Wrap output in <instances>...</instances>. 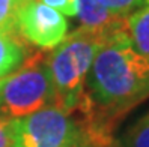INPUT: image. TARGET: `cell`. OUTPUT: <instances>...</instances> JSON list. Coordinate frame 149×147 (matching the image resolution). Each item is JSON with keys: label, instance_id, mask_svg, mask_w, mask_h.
<instances>
[{"label": "cell", "instance_id": "1", "mask_svg": "<svg viewBox=\"0 0 149 147\" xmlns=\"http://www.w3.org/2000/svg\"><path fill=\"white\" fill-rule=\"evenodd\" d=\"M86 120L113 134L118 120L149 98V60L133 48L127 30L111 36L96 53L86 80Z\"/></svg>", "mask_w": 149, "mask_h": 147}, {"label": "cell", "instance_id": "2", "mask_svg": "<svg viewBox=\"0 0 149 147\" xmlns=\"http://www.w3.org/2000/svg\"><path fill=\"white\" fill-rule=\"evenodd\" d=\"M127 30L124 24L113 29L78 27L48 56V68L54 89V107L74 113L86 93V80L96 53L115 35Z\"/></svg>", "mask_w": 149, "mask_h": 147}, {"label": "cell", "instance_id": "3", "mask_svg": "<svg viewBox=\"0 0 149 147\" xmlns=\"http://www.w3.org/2000/svg\"><path fill=\"white\" fill-rule=\"evenodd\" d=\"M113 141L95 134L80 117L48 105L17 120L14 147H111Z\"/></svg>", "mask_w": 149, "mask_h": 147}, {"label": "cell", "instance_id": "4", "mask_svg": "<svg viewBox=\"0 0 149 147\" xmlns=\"http://www.w3.org/2000/svg\"><path fill=\"white\" fill-rule=\"evenodd\" d=\"M48 105H54L48 57L36 53L26 57L0 87V117L20 120Z\"/></svg>", "mask_w": 149, "mask_h": 147}, {"label": "cell", "instance_id": "5", "mask_svg": "<svg viewBox=\"0 0 149 147\" xmlns=\"http://www.w3.org/2000/svg\"><path fill=\"white\" fill-rule=\"evenodd\" d=\"M68 20L63 14L39 0L24 2L15 18V32L24 42L41 50H54L68 36Z\"/></svg>", "mask_w": 149, "mask_h": 147}, {"label": "cell", "instance_id": "6", "mask_svg": "<svg viewBox=\"0 0 149 147\" xmlns=\"http://www.w3.org/2000/svg\"><path fill=\"white\" fill-rule=\"evenodd\" d=\"M75 17L81 27L107 30L124 24L127 17L111 15L98 0H75Z\"/></svg>", "mask_w": 149, "mask_h": 147}, {"label": "cell", "instance_id": "7", "mask_svg": "<svg viewBox=\"0 0 149 147\" xmlns=\"http://www.w3.org/2000/svg\"><path fill=\"white\" fill-rule=\"evenodd\" d=\"M27 57V44L15 30H0V78L12 74Z\"/></svg>", "mask_w": 149, "mask_h": 147}, {"label": "cell", "instance_id": "8", "mask_svg": "<svg viewBox=\"0 0 149 147\" xmlns=\"http://www.w3.org/2000/svg\"><path fill=\"white\" fill-rule=\"evenodd\" d=\"M127 33L133 48L149 60V6H140L127 17Z\"/></svg>", "mask_w": 149, "mask_h": 147}, {"label": "cell", "instance_id": "9", "mask_svg": "<svg viewBox=\"0 0 149 147\" xmlns=\"http://www.w3.org/2000/svg\"><path fill=\"white\" fill-rule=\"evenodd\" d=\"M120 144L122 147H149V110L128 126Z\"/></svg>", "mask_w": 149, "mask_h": 147}, {"label": "cell", "instance_id": "10", "mask_svg": "<svg viewBox=\"0 0 149 147\" xmlns=\"http://www.w3.org/2000/svg\"><path fill=\"white\" fill-rule=\"evenodd\" d=\"M27 0H0V30H15V18L20 6Z\"/></svg>", "mask_w": 149, "mask_h": 147}, {"label": "cell", "instance_id": "11", "mask_svg": "<svg viewBox=\"0 0 149 147\" xmlns=\"http://www.w3.org/2000/svg\"><path fill=\"white\" fill-rule=\"evenodd\" d=\"M98 2L104 9L116 17H128L131 12L143 6L142 0H98Z\"/></svg>", "mask_w": 149, "mask_h": 147}, {"label": "cell", "instance_id": "12", "mask_svg": "<svg viewBox=\"0 0 149 147\" xmlns=\"http://www.w3.org/2000/svg\"><path fill=\"white\" fill-rule=\"evenodd\" d=\"M17 120L0 117V147H14Z\"/></svg>", "mask_w": 149, "mask_h": 147}, {"label": "cell", "instance_id": "13", "mask_svg": "<svg viewBox=\"0 0 149 147\" xmlns=\"http://www.w3.org/2000/svg\"><path fill=\"white\" fill-rule=\"evenodd\" d=\"M65 17H75V0H39Z\"/></svg>", "mask_w": 149, "mask_h": 147}, {"label": "cell", "instance_id": "14", "mask_svg": "<svg viewBox=\"0 0 149 147\" xmlns=\"http://www.w3.org/2000/svg\"><path fill=\"white\" fill-rule=\"evenodd\" d=\"M8 77V75H6ZM6 77H3V78H0V87L3 86V83H5V80H6Z\"/></svg>", "mask_w": 149, "mask_h": 147}, {"label": "cell", "instance_id": "15", "mask_svg": "<svg viewBox=\"0 0 149 147\" xmlns=\"http://www.w3.org/2000/svg\"><path fill=\"white\" fill-rule=\"evenodd\" d=\"M142 5H143V6H145V5L149 6V0H142Z\"/></svg>", "mask_w": 149, "mask_h": 147}, {"label": "cell", "instance_id": "16", "mask_svg": "<svg viewBox=\"0 0 149 147\" xmlns=\"http://www.w3.org/2000/svg\"><path fill=\"white\" fill-rule=\"evenodd\" d=\"M80 147H91V146H80Z\"/></svg>", "mask_w": 149, "mask_h": 147}]
</instances>
